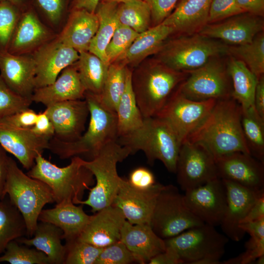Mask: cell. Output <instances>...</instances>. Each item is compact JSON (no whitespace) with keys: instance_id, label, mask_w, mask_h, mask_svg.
<instances>
[{"instance_id":"6da1fadb","label":"cell","mask_w":264,"mask_h":264,"mask_svg":"<svg viewBox=\"0 0 264 264\" xmlns=\"http://www.w3.org/2000/svg\"><path fill=\"white\" fill-rule=\"evenodd\" d=\"M241 116L242 107L232 97L218 100L207 117L185 140L202 145L215 159L235 152L249 154Z\"/></svg>"},{"instance_id":"7a4b0ae2","label":"cell","mask_w":264,"mask_h":264,"mask_svg":"<svg viewBox=\"0 0 264 264\" xmlns=\"http://www.w3.org/2000/svg\"><path fill=\"white\" fill-rule=\"evenodd\" d=\"M84 99L89 112L85 132L72 141H61L54 136L49 141L48 150L62 159L85 155L91 160L106 144L117 140L116 112L105 108L96 95L86 92Z\"/></svg>"},{"instance_id":"3957f363","label":"cell","mask_w":264,"mask_h":264,"mask_svg":"<svg viewBox=\"0 0 264 264\" xmlns=\"http://www.w3.org/2000/svg\"><path fill=\"white\" fill-rule=\"evenodd\" d=\"M79 156L71 157L69 164L60 167L39 154L27 175L46 184L56 203L69 200L78 204L85 192L94 183V177Z\"/></svg>"},{"instance_id":"277c9868","label":"cell","mask_w":264,"mask_h":264,"mask_svg":"<svg viewBox=\"0 0 264 264\" xmlns=\"http://www.w3.org/2000/svg\"><path fill=\"white\" fill-rule=\"evenodd\" d=\"M131 154L129 148L114 140L106 144L92 159H83L84 165L92 173L96 183L89 189L88 198L79 204L89 206L93 213L111 205L122 180L117 172V164Z\"/></svg>"},{"instance_id":"5b68a950","label":"cell","mask_w":264,"mask_h":264,"mask_svg":"<svg viewBox=\"0 0 264 264\" xmlns=\"http://www.w3.org/2000/svg\"><path fill=\"white\" fill-rule=\"evenodd\" d=\"M117 141L129 148L132 154L141 151L151 164L159 160L169 172L176 173L182 142L172 127L162 119L156 116L145 118L139 131Z\"/></svg>"},{"instance_id":"8992f818","label":"cell","mask_w":264,"mask_h":264,"mask_svg":"<svg viewBox=\"0 0 264 264\" xmlns=\"http://www.w3.org/2000/svg\"><path fill=\"white\" fill-rule=\"evenodd\" d=\"M188 72L175 70L160 62L132 73L135 98L144 118L155 116L162 109Z\"/></svg>"},{"instance_id":"52a82bcc","label":"cell","mask_w":264,"mask_h":264,"mask_svg":"<svg viewBox=\"0 0 264 264\" xmlns=\"http://www.w3.org/2000/svg\"><path fill=\"white\" fill-rule=\"evenodd\" d=\"M4 193L23 216L26 236L32 237L43 208L46 204L55 202L51 189L43 182L24 174L9 157Z\"/></svg>"},{"instance_id":"ba28073f","label":"cell","mask_w":264,"mask_h":264,"mask_svg":"<svg viewBox=\"0 0 264 264\" xmlns=\"http://www.w3.org/2000/svg\"><path fill=\"white\" fill-rule=\"evenodd\" d=\"M228 45L198 33L184 35L163 44L158 52L160 62L175 70L189 72L217 56L228 54Z\"/></svg>"},{"instance_id":"9c48e42d","label":"cell","mask_w":264,"mask_h":264,"mask_svg":"<svg viewBox=\"0 0 264 264\" xmlns=\"http://www.w3.org/2000/svg\"><path fill=\"white\" fill-rule=\"evenodd\" d=\"M164 240L166 247L174 249L187 264H220L229 241L215 226L206 223Z\"/></svg>"},{"instance_id":"30bf717a","label":"cell","mask_w":264,"mask_h":264,"mask_svg":"<svg viewBox=\"0 0 264 264\" xmlns=\"http://www.w3.org/2000/svg\"><path fill=\"white\" fill-rule=\"evenodd\" d=\"M223 56L213 57L200 67L188 72L176 91L198 101L232 97L231 81Z\"/></svg>"},{"instance_id":"8fae6325","label":"cell","mask_w":264,"mask_h":264,"mask_svg":"<svg viewBox=\"0 0 264 264\" xmlns=\"http://www.w3.org/2000/svg\"><path fill=\"white\" fill-rule=\"evenodd\" d=\"M203 223L188 209L184 195L176 187L164 186L157 197L150 221L158 236L166 240Z\"/></svg>"},{"instance_id":"7c38bea8","label":"cell","mask_w":264,"mask_h":264,"mask_svg":"<svg viewBox=\"0 0 264 264\" xmlns=\"http://www.w3.org/2000/svg\"><path fill=\"white\" fill-rule=\"evenodd\" d=\"M176 173L177 183L184 191L219 177L212 154L202 145L188 140L181 144Z\"/></svg>"},{"instance_id":"4fadbf2b","label":"cell","mask_w":264,"mask_h":264,"mask_svg":"<svg viewBox=\"0 0 264 264\" xmlns=\"http://www.w3.org/2000/svg\"><path fill=\"white\" fill-rule=\"evenodd\" d=\"M217 100L194 101L176 90L155 116L166 121L182 143L205 120Z\"/></svg>"},{"instance_id":"5bb4252c","label":"cell","mask_w":264,"mask_h":264,"mask_svg":"<svg viewBox=\"0 0 264 264\" xmlns=\"http://www.w3.org/2000/svg\"><path fill=\"white\" fill-rule=\"evenodd\" d=\"M186 204L190 211L204 223L220 225L227 205L226 190L219 177L185 191Z\"/></svg>"},{"instance_id":"9a60e30c","label":"cell","mask_w":264,"mask_h":264,"mask_svg":"<svg viewBox=\"0 0 264 264\" xmlns=\"http://www.w3.org/2000/svg\"><path fill=\"white\" fill-rule=\"evenodd\" d=\"M164 186L156 182L149 188L140 189L122 178L111 205L119 208L130 223L150 224L157 197Z\"/></svg>"},{"instance_id":"2e32d148","label":"cell","mask_w":264,"mask_h":264,"mask_svg":"<svg viewBox=\"0 0 264 264\" xmlns=\"http://www.w3.org/2000/svg\"><path fill=\"white\" fill-rule=\"evenodd\" d=\"M264 28L263 17L243 12L208 23L198 33L226 44L239 45L251 42Z\"/></svg>"},{"instance_id":"e0dca14e","label":"cell","mask_w":264,"mask_h":264,"mask_svg":"<svg viewBox=\"0 0 264 264\" xmlns=\"http://www.w3.org/2000/svg\"><path fill=\"white\" fill-rule=\"evenodd\" d=\"M31 55L35 65L36 88L52 83L64 69L75 63L79 57L77 50L63 44L56 37Z\"/></svg>"},{"instance_id":"ac0fdd59","label":"cell","mask_w":264,"mask_h":264,"mask_svg":"<svg viewBox=\"0 0 264 264\" xmlns=\"http://www.w3.org/2000/svg\"><path fill=\"white\" fill-rule=\"evenodd\" d=\"M218 177L246 188L264 189V162L250 154L235 152L215 159Z\"/></svg>"},{"instance_id":"d6986e66","label":"cell","mask_w":264,"mask_h":264,"mask_svg":"<svg viewBox=\"0 0 264 264\" xmlns=\"http://www.w3.org/2000/svg\"><path fill=\"white\" fill-rule=\"evenodd\" d=\"M222 180L226 187L227 205L220 225L228 239L239 242L245 234L240 228L239 224L264 191L252 190L230 180Z\"/></svg>"},{"instance_id":"ffe728a7","label":"cell","mask_w":264,"mask_h":264,"mask_svg":"<svg viewBox=\"0 0 264 264\" xmlns=\"http://www.w3.org/2000/svg\"><path fill=\"white\" fill-rule=\"evenodd\" d=\"M44 111L54 127V137L66 142L75 140L83 134L89 114L85 99L57 103Z\"/></svg>"},{"instance_id":"44dd1931","label":"cell","mask_w":264,"mask_h":264,"mask_svg":"<svg viewBox=\"0 0 264 264\" xmlns=\"http://www.w3.org/2000/svg\"><path fill=\"white\" fill-rule=\"evenodd\" d=\"M51 138L35 134L30 128H14L0 125V145L29 170L39 154L48 149Z\"/></svg>"},{"instance_id":"7402d4cb","label":"cell","mask_w":264,"mask_h":264,"mask_svg":"<svg viewBox=\"0 0 264 264\" xmlns=\"http://www.w3.org/2000/svg\"><path fill=\"white\" fill-rule=\"evenodd\" d=\"M57 36L35 13H21L7 51L15 55H30Z\"/></svg>"},{"instance_id":"603a6c76","label":"cell","mask_w":264,"mask_h":264,"mask_svg":"<svg viewBox=\"0 0 264 264\" xmlns=\"http://www.w3.org/2000/svg\"><path fill=\"white\" fill-rule=\"evenodd\" d=\"M35 73L31 54L15 55L0 50V77L18 94L30 99L36 88Z\"/></svg>"},{"instance_id":"cb8c5ba5","label":"cell","mask_w":264,"mask_h":264,"mask_svg":"<svg viewBox=\"0 0 264 264\" xmlns=\"http://www.w3.org/2000/svg\"><path fill=\"white\" fill-rule=\"evenodd\" d=\"M94 213L77 239L100 248L119 241L126 220L121 210L111 205Z\"/></svg>"},{"instance_id":"d4e9b609","label":"cell","mask_w":264,"mask_h":264,"mask_svg":"<svg viewBox=\"0 0 264 264\" xmlns=\"http://www.w3.org/2000/svg\"><path fill=\"white\" fill-rule=\"evenodd\" d=\"M86 92L74 64L64 69L52 83L36 88L30 99L46 107L63 101L82 99Z\"/></svg>"},{"instance_id":"484cf974","label":"cell","mask_w":264,"mask_h":264,"mask_svg":"<svg viewBox=\"0 0 264 264\" xmlns=\"http://www.w3.org/2000/svg\"><path fill=\"white\" fill-rule=\"evenodd\" d=\"M139 260L140 264L166 249L165 240L158 236L149 224H133L125 220L121 229L120 240Z\"/></svg>"},{"instance_id":"4316f807","label":"cell","mask_w":264,"mask_h":264,"mask_svg":"<svg viewBox=\"0 0 264 264\" xmlns=\"http://www.w3.org/2000/svg\"><path fill=\"white\" fill-rule=\"evenodd\" d=\"M98 26L99 20L95 12L83 9H72L66 23L56 38L79 53L88 51Z\"/></svg>"},{"instance_id":"83f0119b","label":"cell","mask_w":264,"mask_h":264,"mask_svg":"<svg viewBox=\"0 0 264 264\" xmlns=\"http://www.w3.org/2000/svg\"><path fill=\"white\" fill-rule=\"evenodd\" d=\"M82 205L76 206L71 200H63L56 203L53 208L43 209L38 221L49 222L60 228L66 241L77 239L91 218L85 212Z\"/></svg>"},{"instance_id":"f1b7e54d","label":"cell","mask_w":264,"mask_h":264,"mask_svg":"<svg viewBox=\"0 0 264 264\" xmlns=\"http://www.w3.org/2000/svg\"><path fill=\"white\" fill-rule=\"evenodd\" d=\"M212 0H179L170 15L161 23L184 35L198 33L208 23Z\"/></svg>"},{"instance_id":"f546056e","label":"cell","mask_w":264,"mask_h":264,"mask_svg":"<svg viewBox=\"0 0 264 264\" xmlns=\"http://www.w3.org/2000/svg\"><path fill=\"white\" fill-rule=\"evenodd\" d=\"M174 33L172 27L162 23L149 28L140 33L128 49L113 63L125 66L137 65L149 55L158 53L164 41Z\"/></svg>"},{"instance_id":"4dcf8cb0","label":"cell","mask_w":264,"mask_h":264,"mask_svg":"<svg viewBox=\"0 0 264 264\" xmlns=\"http://www.w3.org/2000/svg\"><path fill=\"white\" fill-rule=\"evenodd\" d=\"M63 232L56 225L47 222H38L33 236L23 237L16 240L19 243L28 246H33L44 253L50 264H64L66 247L62 243Z\"/></svg>"},{"instance_id":"1f68e13d","label":"cell","mask_w":264,"mask_h":264,"mask_svg":"<svg viewBox=\"0 0 264 264\" xmlns=\"http://www.w3.org/2000/svg\"><path fill=\"white\" fill-rule=\"evenodd\" d=\"M132 72L128 70L126 87L116 109L117 140L128 137L143 126V118L137 106L132 83Z\"/></svg>"},{"instance_id":"d6a6232c","label":"cell","mask_w":264,"mask_h":264,"mask_svg":"<svg viewBox=\"0 0 264 264\" xmlns=\"http://www.w3.org/2000/svg\"><path fill=\"white\" fill-rule=\"evenodd\" d=\"M227 67L232 84V97L242 109L254 107L258 78L242 61L229 55Z\"/></svg>"},{"instance_id":"836d02e7","label":"cell","mask_w":264,"mask_h":264,"mask_svg":"<svg viewBox=\"0 0 264 264\" xmlns=\"http://www.w3.org/2000/svg\"><path fill=\"white\" fill-rule=\"evenodd\" d=\"M119 2L100 1L96 11L99 26L88 51L100 58L108 65L105 50L117 25V10Z\"/></svg>"},{"instance_id":"e575fe53","label":"cell","mask_w":264,"mask_h":264,"mask_svg":"<svg viewBox=\"0 0 264 264\" xmlns=\"http://www.w3.org/2000/svg\"><path fill=\"white\" fill-rule=\"evenodd\" d=\"M74 65L86 92L99 96L110 65L88 51L79 53Z\"/></svg>"},{"instance_id":"d590c367","label":"cell","mask_w":264,"mask_h":264,"mask_svg":"<svg viewBox=\"0 0 264 264\" xmlns=\"http://www.w3.org/2000/svg\"><path fill=\"white\" fill-rule=\"evenodd\" d=\"M5 198L0 199V255L11 241L27 234L22 214L9 199Z\"/></svg>"},{"instance_id":"8d00e7d4","label":"cell","mask_w":264,"mask_h":264,"mask_svg":"<svg viewBox=\"0 0 264 264\" xmlns=\"http://www.w3.org/2000/svg\"><path fill=\"white\" fill-rule=\"evenodd\" d=\"M241 124L249 154L257 159L264 160V120L254 107L242 108Z\"/></svg>"},{"instance_id":"74e56055","label":"cell","mask_w":264,"mask_h":264,"mask_svg":"<svg viewBox=\"0 0 264 264\" xmlns=\"http://www.w3.org/2000/svg\"><path fill=\"white\" fill-rule=\"evenodd\" d=\"M128 69L121 64L112 63L109 66L100 95L97 96L102 105L115 112L124 91Z\"/></svg>"},{"instance_id":"f35d334b","label":"cell","mask_w":264,"mask_h":264,"mask_svg":"<svg viewBox=\"0 0 264 264\" xmlns=\"http://www.w3.org/2000/svg\"><path fill=\"white\" fill-rule=\"evenodd\" d=\"M117 16L119 23L126 25L138 33L150 28L151 9L144 0H129L119 2Z\"/></svg>"},{"instance_id":"ab89813d","label":"cell","mask_w":264,"mask_h":264,"mask_svg":"<svg viewBox=\"0 0 264 264\" xmlns=\"http://www.w3.org/2000/svg\"><path fill=\"white\" fill-rule=\"evenodd\" d=\"M228 54L242 61L257 78L264 74V33H258L250 43L228 46Z\"/></svg>"},{"instance_id":"60d3db41","label":"cell","mask_w":264,"mask_h":264,"mask_svg":"<svg viewBox=\"0 0 264 264\" xmlns=\"http://www.w3.org/2000/svg\"><path fill=\"white\" fill-rule=\"evenodd\" d=\"M11 264H50L47 256L43 252L19 243L11 241L4 252L0 255V263Z\"/></svg>"},{"instance_id":"b9f144b4","label":"cell","mask_w":264,"mask_h":264,"mask_svg":"<svg viewBox=\"0 0 264 264\" xmlns=\"http://www.w3.org/2000/svg\"><path fill=\"white\" fill-rule=\"evenodd\" d=\"M64 264H94L103 248L77 238L66 241Z\"/></svg>"},{"instance_id":"7bdbcfd3","label":"cell","mask_w":264,"mask_h":264,"mask_svg":"<svg viewBox=\"0 0 264 264\" xmlns=\"http://www.w3.org/2000/svg\"><path fill=\"white\" fill-rule=\"evenodd\" d=\"M139 34L131 28L118 23L105 50L109 65L125 52Z\"/></svg>"},{"instance_id":"ee69618b","label":"cell","mask_w":264,"mask_h":264,"mask_svg":"<svg viewBox=\"0 0 264 264\" xmlns=\"http://www.w3.org/2000/svg\"><path fill=\"white\" fill-rule=\"evenodd\" d=\"M21 14L13 4L0 1V50H7Z\"/></svg>"},{"instance_id":"f6af8a7d","label":"cell","mask_w":264,"mask_h":264,"mask_svg":"<svg viewBox=\"0 0 264 264\" xmlns=\"http://www.w3.org/2000/svg\"><path fill=\"white\" fill-rule=\"evenodd\" d=\"M32 101L13 91L0 77V119L29 108Z\"/></svg>"},{"instance_id":"bcb514c9","label":"cell","mask_w":264,"mask_h":264,"mask_svg":"<svg viewBox=\"0 0 264 264\" xmlns=\"http://www.w3.org/2000/svg\"><path fill=\"white\" fill-rule=\"evenodd\" d=\"M140 264L139 260L120 241L103 248L94 264Z\"/></svg>"},{"instance_id":"7dc6e473","label":"cell","mask_w":264,"mask_h":264,"mask_svg":"<svg viewBox=\"0 0 264 264\" xmlns=\"http://www.w3.org/2000/svg\"><path fill=\"white\" fill-rule=\"evenodd\" d=\"M243 12L236 0H212L208 23L216 22Z\"/></svg>"},{"instance_id":"c3c4849f","label":"cell","mask_w":264,"mask_h":264,"mask_svg":"<svg viewBox=\"0 0 264 264\" xmlns=\"http://www.w3.org/2000/svg\"><path fill=\"white\" fill-rule=\"evenodd\" d=\"M245 251L239 256L223 263L224 264H249L254 263L260 256L264 255V238L251 237L245 244Z\"/></svg>"},{"instance_id":"681fc988","label":"cell","mask_w":264,"mask_h":264,"mask_svg":"<svg viewBox=\"0 0 264 264\" xmlns=\"http://www.w3.org/2000/svg\"><path fill=\"white\" fill-rule=\"evenodd\" d=\"M37 116V113L28 108L0 119V125L14 128H30L34 125Z\"/></svg>"},{"instance_id":"f907efd6","label":"cell","mask_w":264,"mask_h":264,"mask_svg":"<svg viewBox=\"0 0 264 264\" xmlns=\"http://www.w3.org/2000/svg\"><path fill=\"white\" fill-rule=\"evenodd\" d=\"M149 5L154 25L161 23L172 13L179 0H144Z\"/></svg>"},{"instance_id":"816d5d0a","label":"cell","mask_w":264,"mask_h":264,"mask_svg":"<svg viewBox=\"0 0 264 264\" xmlns=\"http://www.w3.org/2000/svg\"><path fill=\"white\" fill-rule=\"evenodd\" d=\"M50 23L54 25L59 24L62 19L64 0H36Z\"/></svg>"},{"instance_id":"f5cc1de1","label":"cell","mask_w":264,"mask_h":264,"mask_svg":"<svg viewBox=\"0 0 264 264\" xmlns=\"http://www.w3.org/2000/svg\"><path fill=\"white\" fill-rule=\"evenodd\" d=\"M127 180L132 186L140 189L149 188L156 183L153 172L145 167H138L132 170Z\"/></svg>"},{"instance_id":"db71d44e","label":"cell","mask_w":264,"mask_h":264,"mask_svg":"<svg viewBox=\"0 0 264 264\" xmlns=\"http://www.w3.org/2000/svg\"><path fill=\"white\" fill-rule=\"evenodd\" d=\"M37 135L49 138L55 135L54 128L45 111L38 113L34 125L31 128Z\"/></svg>"},{"instance_id":"11a10c76","label":"cell","mask_w":264,"mask_h":264,"mask_svg":"<svg viewBox=\"0 0 264 264\" xmlns=\"http://www.w3.org/2000/svg\"><path fill=\"white\" fill-rule=\"evenodd\" d=\"M149 264H183L177 253L172 248L166 247L162 252L150 260Z\"/></svg>"},{"instance_id":"9f6ffc18","label":"cell","mask_w":264,"mask_h":264,"mask_svg":"<svg viewBox=\"0 0 264 264\" xmlns=\"http://www.w3.org/2000/svg\"><path fill=\"white\" fill-rule=\"evenodd\" d=\"M239 227L251 237L258 239L264 238V218L252 221L242 222Z\"/></svg>"},{"instance_id":"6f0895ef","label":"cell","mask_w":264,"mask_h":264,"mask_svg":"<svg viewBox=\"0 0 264 264\" xmlns=\"http://www.w3.org/2000/svg\"><path fill=\"white\" fill-rule=\"evenodd\" d=\"M254 108L258 115L264 120V75L258 78L254 98Z\"/></svg>"},{"instance_id":"680465c9","label":"cell","mask_w":264,"mask_h":264,"mask_svg":"<svg viewBox=\"0 0 264 264\" xmlns=\"http://www.w3.org/2000/svg\"><path fill=\"white\" fill-rule=\"evenodd\" d=\"M236 1L244 12L264 17V0H236Z\"/></svg>"},{"instance_id":"91938a15","label":"cell","mask_w":264,"mask_h":264,"mask_svg":"<svg viewBox=\"0 0 264 264\" xmlns=\"http://www.w3.org/2000/svg\"><path fill=\"white\" fill-rule=\"evenodd\" d=\"M7 153L0 145V199L4 198L6 196L4 190L7 177L9 158Z\"/></svg>"},{"instance_id":"94428289","label":"cell","mask_w":264,"mask_h":264,"mask_svg":"<svg viewBox=\"0 0 264 264\" xmlns=\"http://www.w3.org/2000/svg\"><path fill=\"white\" fill-rule=\"evenodd\" d=\"M262 218H264V194L257 199L241 222L257 220Z\"/></svg>"},{"instance_id":"6125c7cd","label":"cell","mask_w":264,"mask_h":264,"mask_svg":"<svg viewBox=\"0 0 264 264\" xmlns=\"http://www.w3.org/2000/svg\"><path fill=\"white\" fill-rule=\"evenodd\" d=\"M101 0H73L72 9H83L95 13Z\"/></svg>"},{"instance_id":"be15d7a7","label":"cell","mask_w":264,"mask_h":264,"mask_svg":"<svg viewBox=\"0 0 264 264\" xmlns=\"http://www.w3.org/2000/svg\"><path fill=\"white\" fill-rule=\"evenodd\" d=\"M23 0H0V1L9 2L18 7V6L22 3Z\"/></svg>"},{"instance_id":"e7e4bbea","label":"cell","mask_w":264,"mask_h":264,"mask_svg":"<svg viewBox=\"0 0 264 264\" xmlns=\"http://www.w3.org/2000/svg\"><path fill=\"white\" fill-rule=\"evenodd\" d=\"M256 264H264V255H263L258 257L254 262Z\"/></svg>"},{"instance_id":"03108f58","label":"cell","mask_w":264,"mask_h":264,"mask_svg":"<svg viewBox=\"0 0 264 264\" xmlns=\"http://www.w3.org/2000/svg\"><path fill=\"white\" fill-rule=\"evenodd\" d=\"M127 0H101V1H104V2H117L119 3L127 1Z\"/></svg>"}]
</instances>
